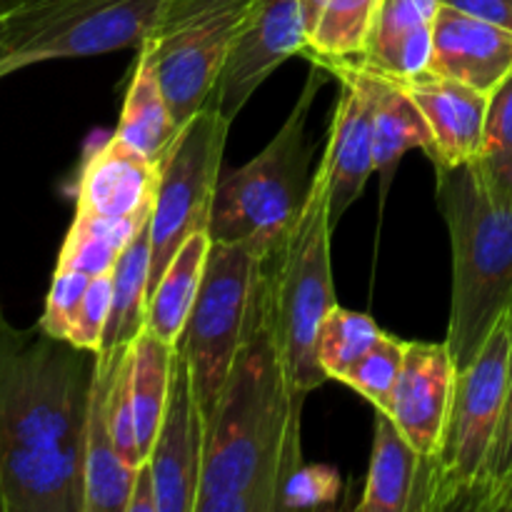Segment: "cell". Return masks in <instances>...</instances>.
Wrapping results in <instances>:
<instances>
[{
	"instance_id": "cell-1",
	"label": "cell",
	"mask_w": 512,
	"mask_h": 512,
	"mask_svg": "<svg viewBox=\"0 0 512 512\" xmlns=\"http://www.w3.org/2000/svg\"><path fill=\"white\" fill-rule=\"evenodd\" d=\"M98 353L0 313L3 512H85V423Z\"/></svg>"
},
{
	"instance_id": "cell-2",
	"label": "cell",
	"mask_w": 512,
	"mask_h": 512,
	"mask_svg": "<svg viewBox=\"0 0 512 512\" xmlns=\"http://www.w3.org/2000/svg\"><path fill=\"white\" fill-rule=\"evenodd\" d=\"M298 465L290 403L273 338L268 273L260 260L233 368L205 420L195 512H278V490Z\"/></svg>"
},
{
	"instance_id": "cell-3",
	"label": "cell",
	"mask_w": 512,
	"mask_h": 512,
	"mask_svg": "<svg viewBox=\"0 0 512 512\" xmlns=\"http://www.w3.org/2000/svg\"><path fill=\"white\" fill-rule=\"evenodd\" d=\"M435 200L453 248L445 343L460 373L512 308V208L488 193L473 163L438 165Z\"/></svg>"
},
{
	"instance_id": "cell-4",
	"label": "cell",
	"mask_w": 512,
	"mask_h": 512,
	"mask_svg": "<svg viewBox=\"0 0 512 512\" xmlns=\"http://www.w3.org/2000/svg\"><path fill=\"white\" fill-rule=\"evenodd\" d=\"M328 178L318 168L308 203L278 250L263 258L270 283L273 338L283 365L290 403V435L300 443L303 405L313 390L328 383L315 353L320 325L338 305L330 268Z\"/></svg>"
},
{
	"instance_id": "cell-5",
	"label": "cell",
	"mask_w": 512,
	"mask_h": 512,
	"mask_svg": "<svg viewBox=\"0 0 512 512\" xmlns=\"http://www.w3.org/2000/svg\"><path fill=\"white\" fill-rule=\"evenodd\" d=\"M325 80L328 70L313 63L298 103L275 138L253 160L220 175L210 238L218 243H248L260 258H268L288 238L313 188L308 115Z\"/></svg>"
},
{
	"instance_id": "cell-6",
	"label": "cell",
	"mask_w": 512,
	"mask_h": 512,
	"mask_svg": "<svg viewBox=\"0 0 512 512\" xmlns=\"http://www.w3.org/2000/svg\"><path fill=\"white\" fill-rule=\"evenodd\" d=\"M512 355L510 313L495 325L478 358L455 378L438 450L420 463L410 512L465 510L498 435Z\"/></svg>"
},
{
	"instance_id": "cell-7",
	"label": "cell",
	"mask_w": 512,
	"mask_h": 512,
	"mask_svg": "<svg viewBox=\"0 0 512 512\" xmlns=\"http://www.w3.org/2000/svg\"><path fill=\"white\" fill-rule=\"evenodd\" d=\"M170 0H25L5 15L3 78L60 58L140 48Z\"/></svg>"
},
{
	"instance_id": "cell-8",
	"label": "cell",
	"mask_w": 512,
	"mask_h": 512,
	"mask_svg": "<svg viewBox=\"0 0 512 512\" xmlns=\"http://www.w3.org/2000/svg\"><path fill=\"white\" fill-rule=\"evenodd\" d=\"M253 0H170L145 45L175 125L208 105Z\"/></svg>"
},
{
	"instance_id": "cell-9",
	"label": "cell",
	"mask_w": 512,
	"mask_h": 512,
	"mask_svg": "<svg viewBox=\"0 0 512 512\" xmlns=\"http://www.w3.org/2000/svg\"><path fill=\"white\" fill-rule=\"evenodd\" d=\"M213 240V238H210ZM260 255L248 243H210L203 283L175 350L185 358L205 420L233 368Z\"/></svg>"
},
{
	"instance_id": "cell-10",
	"label": "cell",
	"mask_w": 512,
	"mask_h": 512,
	"mask_svg": "<svg viewBox=\"0 0 512 512\" xmlns=\"http://www.w3.org/2000/svg\"><path fill=\"white\" fill-rule=\"evenodd\" d=\"M228 130L230 120L208 103L180 128L160 165L150 210V293L185 240L208 233Z\"/></svg>"
},
{
	"instance_id": "cell-11",
	"label": "cell",
	"mask_w": 512,
	"mask_h": 512,
	"mask_svg": "<svg viewBox=\"0 0 512 512\" xmlns=\"http://www.w3.org/2000/svg\"><path fill=\"white\" fill-rule=\"evenodd\" d=\"M308 43L298 0H253L208 103L233 123L258 85L288 58L303 55Z\"/></svg>"
},
{
	"instance_id": "cell-12",
	"label": "cell",
	"mask_w": 512,
	"mask_h": 512,
	"mask_svg": "<svg viewBox=\"0 0 512 512\" xmlns=\"http://www.w3.org/2000/svg\"><path fill=\"white\" fill-rule=\"evenodd\" d=\"M205 455V415L195 398L188 363L175 350L163 420L148 455L158 512H195Z\"/></svg>"
},
{
	"instance_id": "cell-13",
	"label": "cell",
	"mask_w": 512,
	"mask_h": 512,
	"mask_svg": "<svg viewBox=\"0 0 512 512\" xmlns=\"http://www.w3.org/2000/svg\"><path fill=\"white\" fill-rule=\"evenodd\" d=\"M325 70L340 80V98L320 160L335 225L375 173V90L373 75L358 65H330Z\"/></svg>"
},
{
	"instance_id": "cell-14",
	"label": "cell",
	"mask_w": 512,
	"mask_h": 512,
	"mask_svg": "<svg viewBox=\"0 0 512 512\" xmlns=\"http://www.w3.org/2000/svg\"><path fill=\"white\" fill-rule=\"evenodd\" d=\"M455 378L458 368L448 343H408L388 415L418 450L423 463L438 450Z\"/></svg>"
},
{
	"instance_id": "cell-15",
	"label": "cell",
	"mask_w": 512,
	"mask_h": 512,
	"mask_svg": "<svg viewBox=\"0 0 512 512\" xmlns=\"http://www.w3.org/2000/svg\"><path fill=\"white\" fill-rule=\"evenodd\" d=\"M510 73L512 30L453 8H440L433 30L430 75L458 80L493 95Z\"/></svg>"
},
{
	"instance_id": "cell-16",
	"label": "cell",
	"mask_w": 512,
	"mask_h": 512,
	"mask_svg": "<svg viewBox=\"0 0 512 512\" xmlns=\"http://www.w3.org/2000/svg\"><path fill=\"white\" fill-rule=\"evenodd\" d=\"M403 85L428 120L433 135V150L428 158L435 168L473 163L483 148L490 95L438 75Z\"/></svg>"
},
{
	"instance_id": "cell-17",
	"label": "cell",
	"mask_w": 512,
	"mask_h": 512,
	"mask_svg": "<svg viewBox=\"0 0 512 512\" xmlns=\"http://www.w3.org/2000/svg\"><path fill=\"white\" fill-rule=\"evenodd\" d=\"M158 175L160 168L113 135L85 158L75 210L113 220L148 213L153 210Z\"/></svg>"
},
{
	"instance_id": "cell-18",
	"label": "cell",
	"mask_w": 512,
	"mask_h": 512,
	"mask_svg": "<svg viewBox=\"0 0 512 512\" xmlns=\"http://www.w3.org/2000/svg\"><path fill=\"white\" fill-rule=\"evenodd\" d=\"M128 348L100 350L85 423V512H125L135 468L118 453L108 423V390Z\"/></svg>"
},
{
	"instance_id": "cell-19",
	"label": "cell",
	"mask_w": 512,
	"mask_h": 512,
	"mask_svg": "<svg viewBox=\"0 0 512 512\" xmlns=\"http://www.w3.org/2000/svg\"><path fill=\"white\" fill-rule=\"evenodd\" d=\"M440 0H383L368 53L358 68L395 83L428 78L433 63V30Z\"/></svg>"
},
{
	"instance_id": "cell-20",
	"label": "cell",
	"mask_w": 512,
	"mask_h": 512,
	"mask_svg": "<svg viewBox=\"0 0 512 512\" xmlns=\"http://www.w3.org/2000/svg\"><path fill=\"white\" fill-rule=\"evenodd\" d=\"M178 133L180 128L175 125L170 105L165 100L153 55L143 43L138 48V60H135L133 75H130L123 113H120V123L113 135L130 150L143 155L155 168H160Z\"/></svg>"
},
{
	"instance_id": "cell-21",
	"label": "cell",
	"mask_w": 512,
	"mask_h": 512,
	"mask_svg": "<svg viewBox=\"0 0 512 512\" xmlns=\"http://www.w3.org/2000/svg\"><path fill=\"white\" fill-rule=\"evenodd\" d=\"M418 450L385 410H375V440L360 512H410L420 473Z\"/></svg>"
},
{
	"instance_id": "cell-22",
	"label": "cell",
	"mask_w": 512,
	"mask_h": 512,
	"mask_svg": "<svg viewBox=\"0 0 512 512\" xmlns=\"http://www.w3.org/2000/svg\"><path fill=\"white\" fill-rule=\"evenodd\" d=\"M210 243H213L210 233L190 235L150 293L145 330L163 343L175 345L183 335L190 310L198 298L200 283H203Z\"/></svg>"
},
{
	"instance_id": "cell-23",
	"label": "cell",
	"mask_w": 512,
	"mask_h": 512,
	"mask_svg": "<svg viewBox=\"0 0 512 512\" xmlns=\"http://www.w3.org/2000/svg\"><path fill=\"white\" fill-rule=\"evenodd\" d=\"M370 75L375 90V173L383 175V185L388 188L393 170L408 150L420 148L430 155L433 135L423 110L403 83H395L378 73Z\"/></svg>"
},
{
	"instance_id": "cell-24",
	"label": "cell",
	"mask_w": 512,
	"mask_h": 512,
	"mask_svg": "<svg viewBox=\"0 0 512 512\" xmlns=\"http://www.w3.org/2000/svg\"><path fill=\"white\" fill-rule=\"evenodd\" d=\"M150 293V220L133 235L113 265V305L103 348H128L145 330Z\"/></svg>"
},
{
	"instance_id": "cell-25",
	"label": "cell",
	"mask_w": 512,
	"mask_h": 512,
	"mask_svg": "<svg viewBox=\"0 0 512 512\" xmlns=\"http://www.w3.org/2000/svg\"><path fill=\"white\" fill-rule=\"evenodd\" d=\"M175 345L163 343L153 333L143 330L128 345L130 360V395L135 410V433L143 460H148L163 420L170 390V365Z\"/></svg>"
},
{
	"instance_id": "cell-26",
	"label": "cell",
	"mask_w": 512,
	"mask_h": 512,
	"mask_svg": "<svg viewBox=\"0 0 512 512\" xmlns=\"http://www.w3.org/2000/svg\"><path fill=\"white\" fill-rule=\"evenodd\" d=\"M383 0H328L303 58L320 68L360 65Z\"/></svg>"
},
{
	"instance_id": "cell-27",
	"label": "cell",
	"mask_w": 512,
	"mask_h": 512,
	"mask_svg": "<svg viewBox=\"0 0 512 512\" xmlns=\"http://www.w3.org/2000/svg\"><path fill=\"white\" fill-rule=\"evenodd\" d=\"M150 220V210L133 218L113 220L100 215L80 213L75 210V220L65 235L63 250L58 255V265L75 268L85 275H100L113 270L115 260L133 240V235Z\"/></svg>"
},
{
	"instance_id": "cell-28",
	"label": "cell",
	"mask_w": 512,
	"mask_h": 512,
	"mask_svg": "<svg viewBox=\"0 0 512 512\" xmlns=\"http://www.w3.org/2000/svg\"><path fill=\"white\" fill-rule=\"evenodd\" d=\"M380 335H383V330L378 328V323L370 315L335 305L325 315L323 325H320L318 343H315L318 363L323 373L328 375V380L343 383L350 370L378 343Z\"/></svg>"
},
{
	"instance_id": "cell-29",
	"label": "cell",
	"mask_w": 512,
	"mask_h": 512,
	"mask_svg": "<svg viewBox=\"0 0 512 512\" xmlns=\"http://www.w3.org/2000/svg\"><path fill=\"white\" fill-rule=\"evenodd\" d=\"M473 165L488 193L512 208V73L490 95L483 148Z\"/></svg>"
},
{
	"instance_id": "cell-30",
	"label": "cell",
	"mask_w": 512,
	"mask_h": 512,
	"mask_svg": "<svg viewBox=\"0 0 512 512\" xmlns=\"http://www.w3.org/2000/svg\"><path fill=\"white\" fill-rule=\"evenodd\" d=\"M512 325V308H510ZM512 498V355H510V375L508 393H505L503 415H500L498 435H495L493 450L488 455L483 475L475 485L473 495L465 503L470 512H505V505Z\"/></svg>"
},
{
	"instance_id": "cell-31",
	"label": "cell",
	"mask_w": 512,
	"mask_h": 512,
	"mask_svg": "<svg viewBox=\"0 0 512 512\" xmlns=\"http://www.w3.org/2000/svg\"><path fill=\"white\" fill-rule=\"evenodd\" d=\"M405 348H408L405 340L383 333L378 338V343L368 350V355L350 370L343 383L348 388H353L355 393L363 395L365 400H370L375 405V410H385L388 413L395 385H398L400 378V370H403Z\"/></svg>"
},
{
	"instance_id": "cell-32",
	"label": "cell",
	"mask_w": 512,
	"mask_h": 512,
	"mask_svg": "<svg viewBox=\"0 0 512 512\" xmlns=\"http://www.w3.org/2000/svg\"><path fill=\"white\" fill-rule=\"evenodd\" d=\"M88 283L90 275L80 273L75 268L55 265L53 283H50L48 298H45V310L38 320V328L43 333L53 335V338L68 340Z\"/></svg>"
},
{
	"instance_id": "cell-33",
	"label": "cell",
	"mask_w": 512,
	"mask_h": 512,
	"mask_svg": "<svg viewBox=\"0 0 512 512\" xmlns=\"http://www.w3.org/2000/svg\"><path fill=\"white\" fill-rule=\"evenodd\" d=\"M343 483L328 465H298L278 490V510L320 508L338 500Z\"/></svg>"
},
{
	"instance_id": "cell-34",
	"label": "cell",
	"mask_w": 512,
	"mask_h": 512,
	"mask_svg": "<svg viewBox=\"0 0 512 512\" xmlns=\"http://www.w3.org/2000/svg\"><path fill=\"white\" fill-rule=\"evenodd\" d=\"M110 305H113V270L90 278L83 303L75 315L73 330H70V343L90 353H100L110 320Z\"/></svg>"
},
{
	"instance_id": "cell-35",
	"label": "cell",
	"mask_w": 512,
	"mask_h": 512,
	"mask_svg": "<svg viewBox=\"0 0 512 512\" xmlns=\"http://www.w3.org/2000/svg\"><path fill=\"white\" fill-rule=\"evenodd\" d=\"M108 423L110 433H113L118 453L123 455L125 463L130 468H138L143 463V455L138 448V433H135V410H133V395H130V360L128 350H125L123 360H120L115 378L108 390Z\"/></svg>"
},
{
	"instance_id": "cell-36",
	"label": "cell",
	"mask_w": 512,
	"mask_h": 512,
	"mask_svg": "<svg viewBox=\"0 0 512 512\" xmlns=\"http://www.w3.org/2000/svg\"><path fill=\"white\" fill-rule=\"evenodd\" d=\"M440 3L443 8H453L458 13L512 30V0H440Z\"/></svg>"
},
{
	"instance_id": "cell-37",
	"label": "cell",
	"mask_w": 512,
	"mask_h": 512,
	"mask_svg": "<svg viewBox=\"0 0 512 512\" xmlns=\"http://www.w3.org/2000/svg\"><path fill=\"white\" fill-rule=\"evenodd\" d=\"M125 512H158V493H155V478L148 460L135 468L133 485H130L128 510Z\"/></svg>"
},
{
	"instance_id": "cell-38",
	"label": "cell",
	"mask_w": 512,
	"mask_h": 512,
	"mask_svg": "<svg viewBox=\"0 0 512 512\" xmlns=\"http://www.w3.org/2000/svg\"><path fill=\"white\" fill-rule=\"evenodd\" d=\"M298 5H300V15H303L305 28H308V33L313 35L315 25H318V20H320V15H323L328 0H298Z\"/></svg>"
},
{
	"instance_id": "cell-39",
	"label": "cell",
	"mask_w": 512,
	"mask_h": 512,
	"mask_svg": "<svg viewBox=\"0 0 512 512\" xmlns=\"http://www.w3.org/2000/svg\"><path fill=\"white\" fill-rule=\"evenodd\" d=\"M3 60H5V15H0V80H3Z\"/></svg>"
},
{
	"instance_id": "cell-40",
	"label": "cell",
	"mask_w": 512,
	"mask_h": 512,
	"mask_svg": "<svg viewBox=\"0 0 512 512\" xmlns=\"http://www.w3.org/2000/svg\"><path fill=\"white\" fill-rule=\"evenodd\" d=\"M25 0H0V15H8V13H13L15 8H18V5H23Z\"/></svg>"
},
{
	"instance_id": "cell-41",
	"label": "cell",
	"mask_w": 512,
	"mask_h": 512,
	"mask_svg": "<svg viewBox=\"0 0 512 512\" xmlns=\"http://www.w3.org/2000/svg\"><path fill=\"white\" fill-rule=\"evenodd\" d=\"M505 512H512V498L508 500V505H505Z\"/></svg>"
},
{
	"instance_id": "cell-42",
	"label": "cell",
	"mask_w": 512,
	"mask_h": 512,
	"mask_svg": "<svg viewBox=\"0 0 512 512\" xmlns=\"http://www.w3.org/2000/svg\"><path fill=\"white\" fill-rule=\"evenodd\" d=\"M0 512H3V500H0Z\"/></svg>"
}]
</instances>
